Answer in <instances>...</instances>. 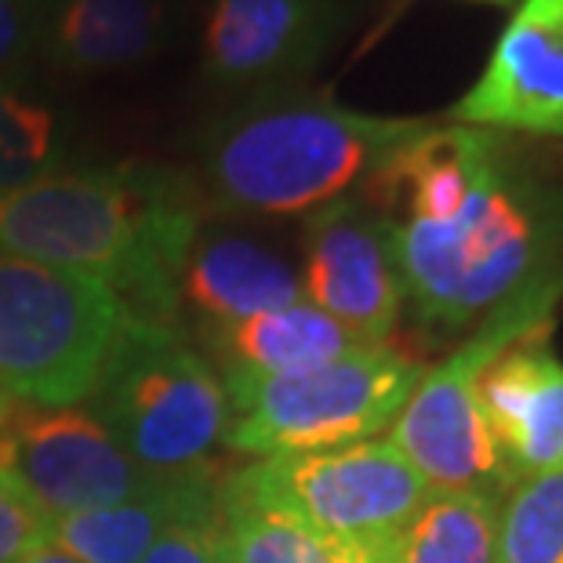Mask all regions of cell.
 I'll return each mask as SVG.
<instances>
[{"instance_id": "23", "label": "cell", "mask_w": 563, "mask_h": 563, "mask_svg": "<svg viewBox=\"0 0 563 563\" xmlns=\"http://www.w3.org/2000/svg\"><path fill=\"white\" fill-rule=\"evenodd\" d=\"M55 517L22 487L8 470H0V563H19L33 549L52 542Z\"/></svg>"}, {"instance_id": "10", "label": "cell", "mask_w": 563, "mask_h": 563, "mask_svg": "<svg viewBox=\"0 0 563 563\" xmlns=\"http://www.w3.org/2000/svg\"><path fill=\"white\" fill-rule=\"evenodd\" d=\"M302 295L356 342L386 345L404 313V280L389 222L364 200L339 197L309 211L302 230Z\"/></svg>"}, {"instance_id": "8", "label": "cell", "mask_w": 563, "mask_h": 563, "mask_svg": "<svg viewBox=\"0 0 563 563\" xmlns=\"http://www.w3.org/2000/svg\"><path fill=\"white\" fill-rule=\"evenodd\" d=\"M230 484L291 512L331 542L364 553L397 549L404 527L429 498V484L389 448V440L277 454L230 476Z\"/></svg>"}, {"instance_id": "19", "label": "cell", "mask_w": 563, "mask_h": 563, "mask_svg": "<svg viewBox=\"0 0 563 563\" xmlns=\"http://www.w3.org/2000/svg\"><path fill=\"white\" fill-rule=\"evenodd\" d=\"M498 509L501 495L490 490H429L393 563H495Z\"/></svg>"}, {"instance_id": "1", "label": "cell", "mask_w": 563, "mask_h": 563, "mask_svg": "<svg viewBox=\"0 0 563 563\" xmlns=\"http://www.w3.org/2000/svg\"><path fill=\"white\" fill-rule=\"evenodd\" d=\"M200 194L153 167L41 175L0 194V255L99 277L139 320L172 323Z\"/></svg>"}, {"instance_id": "2", "label": "cell", "mask_w": 563, "mask_h": 563, "mask_svg": "<svg viewBox=\"0 0 563 563\" xmlns=\"http://www.w3.org/2000/svg\"><path fill=\"white\" fill-rule=\"evenodd\" d=\"M389 236L415 313L437 328H465L563 273V197L534 183L498 135L451 219H400Z\"/></svg>"}, {"instance_id": "17", "label": "cell", "mask_w": 563, "mask_h": 563, "mask_svg": "<svg viewBox=\"0 0 563 563\" xmlns=\"http://www.w3.org/2000/svg\"><path fill=\"white\" fill-rule=\"evenodd\" d=\"M211 490V481H164L146 495L117 501V506L55 517L52 542L80 563H142L150 545L164 534V527L194 509Z\"/></svg>"}, {"instance_id": "11", "label": "cell", "mask_w": 563, "mask_h": 563, "mask_svg": "<svg viewBox=\"0 0 563 563\" xmlns=\"http://www.w3.org/2000/svg\"><path fill=\"white\" fill-rule=\"evenodd\" d=\"M451 124L563 135V0H520Z\"/></svg>"}, {"instance_id": "28", "label": "cell", "mask_w": 563, "mask_h": 563, "mask_svg": "<svg viewBox=\"0 0 563 563\" xmlns=\"http://www.w3.org/2000/svg\"><path fill=\"white\" fill-rule=\"evenodd\" d=\"M487 4H501V0H487Z\"/></svg>"}, {"instance_id": "25", "label": "cell", "mask_w": 563, "mask_h": 563, "mask_svg": "<svg viewBox=\"0 0 563 563\" xmlns=\"http://www.w3.org/2000/svg\"><path fill=\"white\" fill-rule=\"evenodd\" d=\"M19 563H80L77 556H69L63 545H55V542H47L41 549H33L30 556H22Z\"/></svg>"}, {"instance_id": "18", "label": "cell", "mask_w": 563, "mask_h": 563, "mask_svg": "<svg viewBox=\"0 0 563 563\" xmlns=\"http://www.w3.org/2000/svg\"><path fill=\"white\" fill-rule=\"evenodd\" d=\"M219 506L225 527V563H382L393 553V549L364 553V549L331 542L295 520L291 512L236 490L230 481L219 487Z\"/></svg>"}, {"instance_id": "9", "label": "cell", "mask_w": 563, "mask_h": 563, "mask_svg": "<svg viewBox=\"0 0 563 563\" xmlns=\"http://www.w3.org/2000/svg\"><path fill=\"white\" fill-rule=\"evenodd\" d=\"M0 470L52 517L106 509L164 484L128 459L99 418L77 407H15L0 433Z\"/></svg>"}, {"instance_id": "26", "label": "cell", "mask_w": 563, "mask_h": 563, "mask_svg": "<svg viewBox=\"0 0 563 563\" xmlns=\"http://www.w3.org/2000/svg\"><path fill=\"white\" fill-rule=\"evenodd\" d=\"M15 407H19V404L11 400L4 389H0V433H4V426L11 422V415H15Z\"/></svg>"}, {"instance_id": "12", "label": "cell", "mask_w": 563, "mask_h": 563, "mask_svg": "<svg viewBox=\"0 0 563 563\" xmlns=\"http://www.w3.org/2000/svg\"><path fill=\"white\" fill-rule=\"evenodd\" d=\"M328 41V0H211L200 69L219 88H262L309 69Z\"/></svg>"}, {"instance_id": "24", "label": "cell", "mask_w": 563, "mask_h": 563, "mask_svg": "<svg viewBox=\"0 0 563 563\" xmlns=\"http://www.w3.org/2000/svg\"><path fill=\"white\" fill-rule=\"evenodd\" d=\"M37 37V4L33 0H0V84H11Z\"/></svg>"}, {"instance_id": "22", "label": "cell", "mask_w": 563, "mask_h": 563, "mask_svg": "<svg viewBox=\"0 0 563 563\" xmlns=\"http://www.w3.org/2000/svg\"><path fill=\"white\" fill-rule=\"evenodd\" d=\"M142 563H225L219 487L203 495L194 509H186L175 523H167Z\"/></svg>"}, {"instance_id": "21", "label": "cell", "mask_w": 563, "mask_h": 563, "mask_svg": "<svg viewBox=\"0 0 563 563\" xmlns=\"http://www.w3.org/2000/svg\"><path fill=\"white\" fill-rule=\"evenodd\" d=\"M58 161V117L26 99L15 84H0V194L52 172Z\"/></svg>"}, {"instance_id": "16", "label": "cell", "mask_w": 563, "mask_h": 563, "mask_svg": "<svg viewBox=\"0 0 563 563\" xmlns=\"http://www.w3.org/2000/svg\"><path fill=\"white\" fill-rule=\"evenodd\" d=\"M214 356L222 361V375H298V371L331 364L339 356L361 350L342 323L320 313L313 302H295L273 313H258L241 323L200 331Z\"/></svg>"}, {"instance_id": "6", "label": "cell", "mask_w": 563, "mask_h": 563, "mask_svg": "<svg viewBox=\"0 0 563 563\" xmlns=\"http://www.w3.org/2000/svg\"><path fill=\"white\" fill-rule=\"evenodd\" d=\"M563 298V273L545 277L506 298L484 317L481 331L465 339L448 361L422 371L415 393L393 418L389 448L429 484V490H501L512 476L487 433L481 411V378L509 345L553 328Z\"/></svg>"}, {"instance_id": "27", "label": "cell", "mask_w": 563, "mask_h": 563, "mask_svg": "<svg viewBox=\"0 0 563 563\" xmlns=\"http://www.w3.org/2000/svg\"><path fill=\"white\" fill-rule=\"evenodd\" d=\"M382 563H393V553H389V556H386V560H382Z\"/></svg>"}, {"instance_id": "20", "label": "cell", "mask_w": 563, "mask_h": 563, "mask_svg": "<svg viewBox=\"0 0 563 563\" xmlns=\"http://www.w3.org/2000/svg\"><path fill=\"white\" fill-rule=\"evenodd\" d=\"M495 563H563V470L512 481L498 509Z\"/></svg>"}, {"instance_id": "3", "label": "cell", "mask_w": 563, "mask_h": 563, "mask_svg": "<svg viewBox=\"0 0 563 563\" xmlns=\"http://www.w3.org/2000/svg\"><path fill=\"white\" fill-rule=\"evenodd\" d=\"M426 117H375L317 95H266L225 113L200 150L197 194L233 214H306L367 183Z\"/></svg>"}, {"instance_id": "7", "label": "cell", "mask_w": 563, "mask_h": 563, "mask_svg": "<svg viewBox=\"0 0 563 563\" xmlns=\"http://www.w3.org/2000/svg\"><path fill=\"white\" fill-rule=\"evenodd\" d=\"M422 361L404 345H361L298 375H222L236 418L225 448L258 459L364 443L400 415L422 378Z\"/></svg>"}, {"instance_id": "14", "label": "cell", "mask_w": 563, "mask_h": 563, "mask_svg": "<svg viewBox=\"0 0 563 563\" xmlns=\"http://www.w3.org/2000/svg\"><path fill=\"white\" fill-rule=\"evenodd\" d=\"M302 302V280L277 251L247 236H200L178 277V306L194 309L200 331L241 323Z\"/></svg>"}, {"instance_id": "4", "label": "cell", "mask_w": 563, "mask_h": 563, "mask_svg": "<svg viewBox=\"0 0 563 563\" xmlns=\"http://www.w3.org/2000/svg\"><path fill=\"white\" fill-rule=\"evenodd\" d=\"M95 418L157 481H211L230 433L222 375L172 323L131 320L95 389Z\"/></svg>"}, {"instance_id": "5", "label": "cell", "mask_w": 563, "mask_h": 563, "mask_svg": "<svg viewBox=\"0 0 563 563\" xmlns=\"http://www.w3.org/2000/svg\"><path fill=\"white\" fill-rule=\"evenodd\" d=\"M131 320L99 277L0 255V389L26 407L95 397Z\"/></svg>"}, {"instance_id": "13", "label": "cell", "mask_w": 563, "mask_h": 563, "mask_svg": "<svg viewBox=\"0 0 563 563\" xmlns=\"http://www.w3.org/2000/svg\"><path fill=\"white\" fill-rule=\"evenodd\" d=\"M481 411L512 481L563 470V361L549 350V328L484 371Z\"/></svg>"}, {"instance_id": "15", "label": "cell", "mask_w": 563, "mask_h": 563, "mask_svg": "<svg viewBox=\"0 0 563 563\" xmlns=\"http://www.w3.org/2000/svg\"><path fill=\"white\" fill-rule=\"evenodd\" d=\"M164 26V0H55L41 37L58 69L88 77L146 63Z\"/></svg>"}]
</instances>
